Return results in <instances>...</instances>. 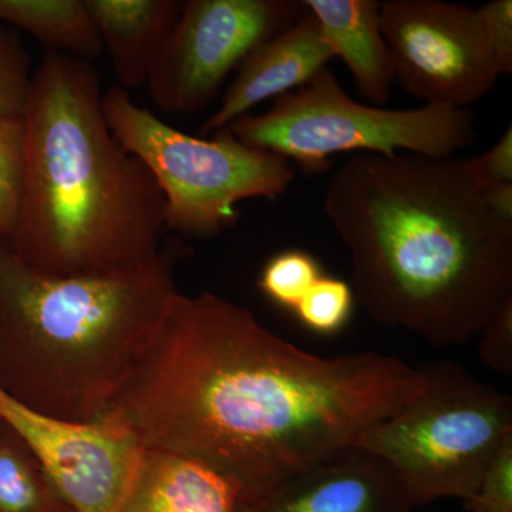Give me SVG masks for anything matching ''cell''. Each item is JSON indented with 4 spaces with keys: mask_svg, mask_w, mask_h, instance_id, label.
Instances as JSON below:
<instances>
[{
    "mask_svg": "<svg viewBox=\"0 0 512 512\" xmlns=\"http://www.w3.org/2000/svg\"><path fill=\"white\" fill-rule=\"evenodd\" d=\"M424 384L399 357L312 355L237 303L178 292L104 416L148 450L217 471L244 500L355 443Z\"/></svg>",
    "mask_w": 512,
    "mask_h": 512,
    "instance_id": "cell-1",
    "label": "cell"
},
{
    "mask_svg": "<svg viewBox=\"0 0 512 512\" xmlns=\"http://www.w3.org/2000/svg\"><path fill=\"white\" fill-rule=\"evenodd\" d=\"M323 207L352 256L355 299L384 328L464 345L512 301V224L461 160L355 154Z\"/></svg>",
    "mask_w": 512,
    "mask_h": 512,
    "instance_id": "cell-2",
    "label": "cell"
},
{
    "mask_svg": "<svg viewBox=\"0 0 512 512\" xmlns=\"http://www.w3.org/2000/svg\"><path fill=\"white\" fill-rule=\"evenodd\" d=\"M100 86L92 62L62 53L46 52L33 72L25 188L8 244L40 274H116L163 247V194L111 133Z\"/></svg>",
    "mask_w": 512,
    "mask_h": 512,
    "instance_id": "cell-3",
    "label": "cell"
},
{
    "mask_svg": "<svg viewBox=\"0 0 512 512\" xmlns=\"http://www.w3.org/2000/svg\"><path fill=\"white\" fill-rule=\"evenodd\" d=\"M184 255L168 244L116 274L52 276L0 241V390L60 419H101L180 292Z\"/></svg>",
    "mask_w": 512,
    "mask_h": 512,
    "instance_id": "cell-4",
    "label": "cell"
},
{
    "mask_svg": "<svg viewBox=\"0 0 512 512\" xmlns=\"http://www.w3.org/2000/svg\"><path fill=\"white\" fill-rule=\"evenodd\" d=\"M421 370L420 396L367 427L353 444L392 468L414 508L444 498L466 503L512 440L511 396L448 360Z\"/></svg>",
    "mask_w": 512,
    "mask_h": 512,
    "instance_id": "cell-5",
    "label": "cell"
},
{
    "mask_svg": "<svg viewBox=\"0 0 512 512\" xmlns=\"http://www.w3.org/2000/svg\"><path fill=\"white\" fill-rule=\"evenodd\" d=\"M101 104L117 143L156 180L165 229L181 237H215L238 221L239 202L276 200L295 180L291 161L242 143L229 127L210 140L190 136L138 106L119 86L107 89Z\"/></svg>",
    "mask_w": 512,
    "mask_h": 512,
    "instance_id": "cell-6",
    "label": "cell"
},
{
    "mask_svg": "<svg viewBox=\"0 0 512 512\" xmlns=\"http://www.w3.org/2000/svg\"><path fill=\"white\" fill-rule=\"evenodd\" d=\"M474 123L470 109L444 104L393 110L357 103L326 67L301 89L275 99L265 113L242 116L229 128L242 143L295 161L306 174H320L335 154L451 158L476 144Z\"/></svg>",
    "mask_w": 512,
    "mask_h": 512,
    "instance_id": "cell-7",
    "label": "cell"
},
{
    "mask_svg": "<svg viewBox=\"0 0 512 512\" xmlns=\"http://www.w3.org/2000/svg\"><path fill=\"white\" fill-rule=\"evenodd\" d=\"M296 0H188L148 74V96L168 114L210 106L252 50L305 15Z\"/></svg>",
    "mask_w": 512,
    "mask_h": 512,
    "instance_id": "cell-8",
    "label": "cell"
},
{
    "mask_svg": "<svg viewBox=\"0 0 512 512\" xmlns=\"http://www.w3.org/2000/svg\"><path fill=\"white\" fill-rule=\"evenodd\" d=\"M380 30L396 79L426 104L468 109L501 76L477 9L441 0H386Z\"/></svg>",
    "mask_w": 512,
    "mask_h": 512,
    "instance_id": "cell-9",
    "label": "cell"
},
{
    "mask_svg": "<svg viewBox=\"0 0 512 512\" xmlns=\"http://www.w3.org/2000/svg\"><path fill=\"white\" fill-rule=\"evenodd\" d=\"M0 419L42 464L74 512H117L144 447L103 416L73 421L37 412L0 390Z\"/></svg>",
    "mask_w": 512,
    "mask_h": 512,
    "instance_id": "cell-10",
    "label": "cell"
},
{
    "mask_svg": "<svg viewBox=\"0 0 512 512\" xmlns=\"http://www.w3.org/2000/svg\"><path fill=\"white\" fill-rule=\"evenodd\" d=\"M399 478L382 458L355 444L339 448L262 493L239 500L235 512H414Z\"/></svg>",
    "mask_w": 512,
    "mask_h": 512,
    "instance_id": "cell-11",
    "label": "cell"
},
{
    "mask_svg": "<svg viewBox=\"0 0 512 512\" xmlns=\"http://www.w3.org/2000/svg\"><path fill=\"white\" fill-rule=\"evenodd\" d=\"M332 59L318 22L306 9L295 25L256 47L241 63L220 106L202 124V133L229 127L258 104L301 89Z\"/></svg>",
    "mask_w": 512,
    "mask_h": 512,
    "instance_id": "cell-12",
    "label": "cell"
},
{
    "mask_svg": "<svg viewBox=\"0 0 512 512\" xmlns=\"http://www.w3.org/2000/svg\"><path fill=\"white\" fill-rule=\"evenodd\" d=\"M99 32L103 53L123 90L147 82L151 67L173 32L184 2L178 0H84Z\"/></svg>",
    "mask_w": 512,
    "mask_h": 512,
    "instance_id": "cell-13",
    "label": "cell"
},
{
    "mask_svg": "<svg viewBox=\"0 0 512 512\" xmlns=\"http://www.w3.org/2000/svg\"><path fill=\"white\" fill-rule=\"evenodd\" d=\"M318 22L333 56L352 73L359 93L383 107L392 96L396 72L392 53L380 30L376 0H303Z\"/></svg>",
    "mask_w": 512,
    "mask_h": 512,
    "instance_id": "cell-14",
    "label": "cell"
},
{
    "mask_svg": "<svg viewBox=\"0 0 512 512\" xmlns=\"http://www.w3.org/2000/svg\"><path fill=\"white\" fill-rule=\"evenodd\" d=\"M238 500V488L212 468L144 448L117 512H235Z\"/></svg>",
    "mask_w": 512,
    "mask_h": 512,
    "instance_id": "cell-15",
    "label": "cell"
},
{
    "mask_svg": "<svg viewBox=\"0 0 512 512\" xmlns=\"http://www.w3.org/2000/svg\"><path fill=\"white\" fill-rule=\"evenodd\" d=\"M0 23L29 33L47 52L86 62L104 55L84 0H0Z\"/></svg>",
    "mask_w": 512,
    "mask_h": 512,
    "instance_id": "cell-16",
    "label": "cell"
},
{
    "mask_svg": "<svg viewBox=\"0 0 512 512\" xmlns=\"http://www.w3.org/2000/svg\"><path fill=\"white\" fill-rule=\"evenodd\" d=\"M0 512H74L32 451L5 423L0 430Z\"/></svg>",
    "mask_w": 512,
    "mask_h": 512,
    "instance_id": "cell-17",
    "label": "cell"
},
{
    "mask_svg": "<svg viewBox=\"0 0 512 512\" xmlns=\"http://www.w3.org/2000/svg\"><path fill=\"white\" fill-rule=\"evenodd\" d=\"M25 174V120L0 119V241L9 242L18 225Z\"/></svg>",
    "mask_w": 512,
    "mask_h": 512,
    "instance_id": "cell-18",
    "label": "cell"
},
{
    "mask_svg": "<svg viewBox=\"0 0 512 512\" xmlns=\"http://www.w3.org/2000/svg\"><path fill=\"white\" fill-rule=\"evenodd\" d=\"M320 276V266L312 255L285 251L266 262L258 288L276 305L295 311Z\"/></svg>",
    "mask_w": 512,
    "mask_h": 512,
    "instance_id": "cell-19",
    "label": "cell"
},
{
    "mask_svg": "<svg viewBox=\"0 0 512 512\" xmlns=\"http://www.w3.org/2000/svg\"><path fill=\"white\" fill-rule=\"evenodd\" d=\"M353 302L355 295L348 282L322 275L293 312L305 328L319 335H333L345 328Z\"/></svg>",
    "mask_w": 512,
    "mask_h": 512,
    "instance_id": "cell-20",
    "label": "cell"
},
{
    "mask_svg": "<svg viewBox=\"0 0 512 512\" xmlns=\"http://www.w3.org/2000/svg\"><path fill=\"white\" fill-rule=\"evenodd\" d=\"M33 72L32 59L19 33L0 23V119L23 117Z\"/></svg>",
    "mask_w": 512,
    "mask_h": 512,
    "instance_id": "cell-21",
    "label": "cell"
},
{
    "mask_svg": "<svg viewBox=\"0 0 512 512\" xmlns=\"http://www.w3.org/2000/svg\"><path fill=\"white\" fill-rule=\"evenodd\" d=\"M463 504L467 512H512V440L498 451L476 493Z\"/></svg>",
    "mask_w": 512,
    "mask_h": 512,
    "instance_id": "cell-22",
    "label": "cell"
},
{
    "mask_svg": "<svg viewBox=\"0 0 512 512\" xmlns=\"http://www.w3.org/2000/svg\"><path fill=\"white\" fill-rule=\"evenodd\" d=\"M478 357L498 375L512 373V301L500 309L480 333Z\"/></svg>",
    "mask_w": 512,
    "mask_h": 512,
    "instance_id": "cell-23",
    "label": "cell"
},
{
    "mask_svg": "<svg viewBox=\"0 0 512 512\" xmlns=\"http://www.w3.org/2000/svg\"><path fill=\"white\" fill-rule=\"evenodd\" d=\"M500 74L512 73V2L493 0L477 9Z\"/></svg>",
    "mask_w": 512,
    "mask_h": 512,
    "instance_id": "cell-24",
    "label": "cell"
},
{
    "mask_svg": "<svg viewBox=\"0 0 512 512\" xmlns=\"http://www.w3.org/2000/svg\"><path fill=\"white\" fill-rule=\"evenodd\" d=\"M461 167L478 190L488 185L512 183V128L481 156L461 161Z\"/></svg>",
    "mask_w": 512,
    "mask_h": 512,
    "instance_id": "cell-25",
    "label": "cell"
},
{
    "mask_svg": "<svg viewBox=\"0 0 512 512\" xmlns=\"http://www.w3.org/2000/svg\"><path fill=\"white\" fill-rule=\"evenodd\" d=\"M481 198L498 220L512 224V183H500L481 188Z\"/></svg>",
    "mask_w": 512,
    "mask_h": 512,
    "instance_id": "cell-26",
    "label": "cell"
},
{
    "mask_svg": "<svg viewBox=\"0 0 512 512\" xmlns=\"http://www.w3.org/2000/svg\"><path fill=\"white\" fill-rule=\"evenodd\" d=\"M2 426H3V421H2V419H0V430H2Z\"/></svg>",
    "mask_w": 512,
    "mask_h": 512,
    "instance_id": "cell-27",
    "label": "cell"
}]
</instances>
